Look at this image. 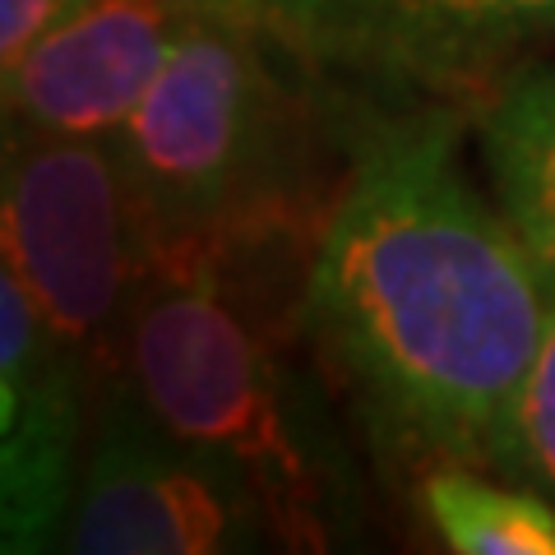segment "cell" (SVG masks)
<instances>
[{"label": "cell", "mask_w": 555, "mask_h": 555, "mask_svg": "<svg viewBox=\"0 0 555 555\" xmlns=\"http://www.w3.org/2000/svg\"><path fill=\"white\" fill-rule=\"evenodd\" d=\"M185 0H75L0 79L14 126L107 139L144 98Z\"/></svg>", "instance_id": "8"}, {"label": "cell", "mask_w": 555, "mask_h": 555, "mask_svg": "<svg viewBox=\"0 0 555 555\" xmlns=\"http://www.w3.org/2000/svg\"><path fill=\"white\" fill-rule=\"evenodd\" d=\"M14 130V116H10V107H5V98H0V139H5Z\"/></svg>", "instance_id": "13"}, {"label": "cell", "mask_w": 555, "mask_h": 555, "mask_svg": "<svg viewBox=\"0 0 555 555\" xmlns=\"http://www.w3.org/2000/svg\"><path fill=\"white\" fill-rule=\"evenodd\" d=\"M491 467L555 500V301H551V320L542 343H537L532 366L514 393V408L505 416V430H500Z\"/></svg>", "instance_id": "11"}, {"label": "cell", "mask_w": 555, "mask_h": 555, "mask_svg": "<svg viewBox=\"0 0 555 555\" xmlns=\"http://www.w3.org/2000/svg\"><path fill=\"white\" fill-rule=\"evenodd\" d=\"M416 500L459 555H555V505L532 486H495L444 463L422 477Z\"/></svg>", "instance_id": "10"}, {"label": "cell", "mask_w": 555, "mask_h": 555, "mask_svg": "<svg viewBox=\"0 0 555 555\" xmlns=\"http://www.w3.org/2000/svg\"><path fill=\"white\" fill-rule=\"evenodd\" d=\"M495 204L555 278V65L524 69L477 116Z\"/></svg>", "instance_id": "9"}, {"label": "cell", "mask_w": 555, "mask_h": 555, "mask_svg": "<svg viewBox=\"0 0 555 555\" xmlns=\"http://www.w3.org/2000/svg\"><path fill=\"white\" fill-rule=\"evenodd\" d=\"M98 379L0 264V555L65 542Z\"/></svg>", "instance_id": "7"}, {"label": "cell", "mask_w": 555, "mask_h": 555, "mask_svg": "<svg viewBox=\"0 0 555 555\" xmlns=\"http://www.w3.org/2000/svg\"><path fill=\"white\" fill-rule=\"evenodd\" d=\"M264 532V500L241 467L167 430L126 371L102 379L61 551L232 555Z\"/></svg>", "instance_id": "5"}, {"label": "cell", "mask_w": 555, "mask_h": 555, "mask_svg": "<svg viewBox=\"0 0 555 555\" xmlns=\"http://www.w3.org/2000/svg\"><path fill=\"white\" fill-rule=\"evenodd\" d=\"M120 371L167 430L250 477L269 532L297 551L334 546L347 518L343 463L269 334L232 297L228 241L158 250L130 310Z\"/></svg>", "instance_id": "2"}, {"label": "cell", "mask_w": 555, "mask_h": 555, "mask_svg": "<svg viewBox=\"0 0 555 555\" xmlns=\"http://www.w3.org/2000/svg\"><path fill=\"white\" fill-rule=\"evenodd\" d=\"M75 10V0H0V79L20 65L38 38Z\"/></svg>", "instance_id": "12"}, {"label": "cell", "mask_w": 555, "mask_h": 555, "mask_svg": "<svg viewBox=\"0 0 555 555\" xmlns=\"http://www.w3.org/2000/svg\"><path fill=\"white\" fill-rule=\"evenodd\" d=\"M454 144L449 112L361 139L310 259L306 324L385 444L491 467L555 278L467 185Z\"/></svg>", "instance_id": "1"}, {"label": "cell", "mask_w": 555, "mask_h": 555, "mask_svg": "<svg viewBox=\"0 0 555 555\" xmlns=\"http://www.w3.org/2000/svg\"><path fill=\"white\" fill-rule=\"evenodd\" d=\"M158 241L107 139L14 126L0 139V264L102 385Z\"/></svg>", "instance_id": "4"}, {"label": "cell", "mask_w": 555, "mask_h": 555, "mask_svg": "<svg viewBox=\"0 0 555 555\" xmlns=\"http://www.w3.org/2000/svg\"><path fill=\"white\" fill-rule=\"evenodd\" d=\"M259 28L241 0H185L158 75L112 134L158 250L264 228L287 107Z\"/></svg>", "instance_id": "3"}, {"label": "cell", "mask_w": 555, "mask_h": 555, "mask_svg": "<svg viewBox=\"0 0 555 555\" xmlns=\"http://www.w3.org/2000/svg\"><path fill=\"white\" fill-rule=\"evenodd\" d=\"M324 65L403 89H473L555 33V0H241Z\"/></svg>", "instance_id": "6"}]
</instances>
